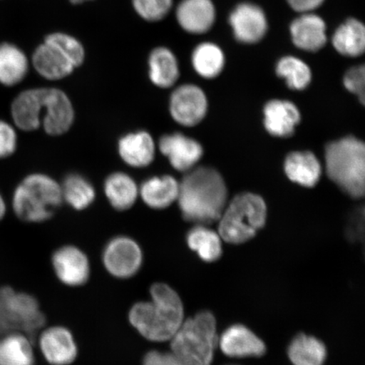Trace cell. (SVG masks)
Here are the masks:
<instances>
[{
  "mask_svg": "<svg viewBox=\"0 0 365 365\" xmlns=\"http://www.w3.org/2000/svg\"><path fill=\"white\" fill-rule=\"evenodd\" d=\"M191 63L199 76L212 79L221 74L225 65V56L217 44L202 43L195 48Z\"/></svg>",
  "mask_w": 365,
  "mask_h": 365,
  "instance_id": "1f68e13d",
  "label": "cell"
},
{
  "mask_svg": "<svg viewBox=\"0 0 365 365\" xmlns=\"http://www.w3.org/2000/svg\"><path fill=\"white\" fill-rule=\"evenodd\" d=\"M218 344L226 355L232 358L261 357L266 345L247 327L235 325L222 333Z\"/></svg>",
  "mask_w": 365,
  "mask_h": 365,
  "instance_id": "ffe728a7",
  "label": "cell"
},
{
  "mask_svg": "<svg viewBox=\"0 0 365 365\" xmlns=\"http://www.w3.org/2000/svg\"><path fill=\"white\" fill-rule=\"evenodd\" d=\"M52 264L58 280L70 287H80L88 282L90 277L88 257L74 245H66L58 249L52 257Z\"/></svg>",
  "mask_w": 365,
  "mask_h": 365,
  "instance_id": "4fadbf2b",
  "label": "cell"
},
{
  "mask_svg": "<svg viewBox=\"0 0 365 365\" xmlns=\"http://www.w3.org/2000/svg\"><path fill=\"white\" fill-rule=\"evenodd\" d=\"M190 250L197 253L205 262H213L221 257V237L205 225H195L186 236Z\"/></svg>",
  "mask_w": 365,
  "mask_h": 365,
  "instance_id": "f546056e",
  "label": "cell"
},
{
  "mask_svg": "<svg viewBox=\"0 0 365 365\" xmlns=\"http://www.w3.org/2000/svg\"><path fill=\"white\" fill-rule=\"evenodd\" d=\"M332 44L341 56L359 57L365 49V27L357 19L346 20L333 35Z\"/></svg>",
  "mask_w": 365,
  "mask_h": 365,
  "instance_id": "f1b7e54d",
  "label": "cell"
},
{
  "mask_svg": "<svg viewBox=\"0 0 365 365\" xmlns=\"http://www.w3.org/2000/svg\"><path fill=\"white\" fill-rule=\"evenodd\" d=\"M227 190L215 168H194L180 182L177 202L185 220L207 226L220 219L227 205Z\"/></svg>",
  "mask_w": 365,
  "mask_h": 365,
  "instance_id": "6da1fadb",
  "label": "cell"
},
{
  "mask_svg": "<svg viewBox=\"0 0 365 365\" xmlns=\"http://www.w3.org/2000/svg\"><path fill=\"white\" fill-rule=\"evenodd\" d=\"M176 18L187 33L204 34L215 22L216 9L212 0H182L177 7Z\"/></svg>",
  "mask_w": 365,
  "mask_h": 365,
  "instance_id": "ac0fdd59",
  "label": "cell"
},
{
  "mask_svg": "<svg viewBox=\"0 0 365 365\" xmlns=\"http://www.w3.org/2000/svg\"><path fill=\"white\" fill-rule=\"evenodd\" d=\"M267 215V205L261 196L249 192L240 194L226 205L218 220V235L227 243H245L262 230Z\"/></svg>",
  "mask_w": 365,
  "mask_h": 365,
  "instance_id": "8992f818",
  "label": "cell"
},
{
  "mask_svg": "<svg viewBox=\"0 0 365 365\" xmlns=\"http://www.w3.org/2000/svg\"><path fill=\"white\" fill-rule=\"evenodd\" d=\"M63 203L76 211H84L95 202L97 190L88 178L78 173H68L61 182Z\"/></svg>",
  "mask_w": 365,
  "mask_h": 365,
  "instance_id": "83f0119b",
  "label": "cell"
},
{
  "mask_svg": "<svg viewBox=\"0 0 365 365\" xmlns=\"http://www.w3.org/2000/svg\"><path fill=\"white\" fill-rule=\"evenodd\" d=\"M132 4L143 20L157 22L164 19L170 12L173 0H132Z\"/></svg>",
  "mask_w": 365,
  "mask_h": 365,
  "instance_id": "e575fe53",
  "label": "cell"
},
{
  "mask_svg": "<svg viewBox=\"0 0 365 365\" xmlns=\"http://www.w3.org/2000/svg\"><path fill=\"white\" fill-rule=\"evenodd\" d=\"M38 341L46 361L53 365L71 364L78 354L74 336L63 327L48 328L41 333Z\"/></svg>",
  "mask_w": 365,
  "mask_h": 365,
  "instance_id": "9a60e30c",
  "label": "cell"
},
{
  "mask_svg": "<svg viewBox=\"0 0 365 365\" xmlns=\"http://www.w3.org/2000/svg\"><path fill=\"white\" fill-rule=\"evenodd\" d=\"M7 207L6 200H4L3 195L0 193V222L3 220L6 215Z\"/></svg>",
  "mask_w": 365,
  "mask_h": 365,
  "instance_id": "60d3db41",
  "label": "cell"
},
{
  "mask_svg": "<svg viewBox=\"0 0 365 365\" xmlns=\"http://www.w3.org/2000/svg\"><path fill=\"white\" fill-rule=\"evenodd\" d=\"M264 125L268 133L280 138L294 134L300 122V113L293 103L284 100H272L264 108Z\"/></svg>",
  "mask_w": 365,
  "mask_h": 365,
  "instance_id": "7402d4cb",
  "label": "cell"
},
{
  "mask_svg": "<svg viewBox=\"0 0 365 365\" xmlns=\"http://www.w3.org/2000/svg\"><path fill=\"white\" fill-rule=\"evenodd\" d=\"M16 331L14 327L10 316L0 301V336L7 332Z\"/></svg>",
  "mask_w": 365,
  "mask_h": 365,
  "instance_id": "ab89813d",
  "label": "cell"
},
{
  "mask_svg": "<svg viewBox=\"0 0 365 365\" xmlns=\"http://www.w3.org/2000/svg\"><path fill=\"white\" fill-rule=\"evenodd\" d=\"M63 203L61 182L43 173L23 178L14 190L11 202L16 217L27 223L49 220Z\"/></svg>",
  "mask_w": 365,
  "mask_h": 365,
  "instance_id": "3957f363",
  "label": "cell"
},
{
  "mask_svg": "<svg viewBox=\"0 0 365 365\" xmlns=\"http://www.w3.org/2000/svg\"><path fill=\"white\" fill-rule=\"evenodd\" d=\"M34 340L13 331L0 336V365H35Z\"/></svg>",
  "mask_w": 365,
  "mask_h": 365,
  "instance_id": "d4e9b609",
  "label": "cell"
},
{
  "mask_svg": "<svg viewBox=\"0 0 365 365\" xmlns=\"http://www.w3.org/2000/svg\"><path fill=\"white\" fill-rule=\"evenodd\" d=\"M230 24L235 38L247 44L259 42L268 29L266 14L250 3H242L236 6L230 16Z\"/></svg>",
  "mask_w": 365,
  "mask_h": 365,
  "instance_id": "5bb4252c",
  "label": "cell"
},
{
  "mask_svg": "<svg viewBox=\"0 0 365 365\" xmlns=\"http://www.w3.org/2000/svg\"><path fill=\"white\" fill-rule=\"evenodd\" d=\"M44 42L57 48L76 68L83 65L86 59L85 48L74 36L63 33H54L46 36Z\"/></svg>",
  "mask_w": 365,
  "mask_h": 365,
  "instance_id": "836d02e7",
  "label": "cell"
},
{
  "mask_svg": "<svg viewBox=\"0 0 365 365\" xmlns=\"http://www.w3.org/2000/svg\"><path fill=\"white\" fill-rule=\"evenodd\" d=\"M73 4H81L85 2L91 1V0H70Z\"/></svg>",
  "mask_w": 365,
  "mask_h": 365,
  "instance_id": "b9f144b4",
  "label": "cell"
},
{
  "mask_svg": "<svg viewBox=\"0 0 365 365\" xmlns=\"http://www.w3.org/2000/svg\"><path fill=\"white\" fill-rule=\"evenodd\" d=\"M16 128L0 120V159L10 158L15 154L18 145Z\"/></svg>",
  "mask_w": 365,
  "mask_h": 365,
  "instance_id": "d590c367",
  "label": "cell"
},
{
  "mask_svg": "<svg viewBox=\"0 0 365 365\" xmlns=\"http://www.w3.org/2000/svg\"><path fill=\"white\" fill-rule=\"evenodd\" d=\"M42 107L43 88L21 91L11 103L14 125L24 132L39 130L42 125Z\"/></svg>",
  "mask_w": 365,
  "mask_h": 365,
  "instance_id": "2e32d148",
  "label": "cell"
},
{
  "mask_svg": "<svg viewBox=\"0 0 365 365\" xmlns=\"http://www.w3.org/2000/svg\"><path fill=\"white\" fill-rule=\"evenodd\" d=\"M292 41L297 48L307 52H317L327 42V25L316 14L304 13L290 26Z\"/></svg>",
  "mask_w": 365,
  "mask_h": 365,
  "instance_id": "d6986e66",
  "label": "cell"
},
{
  "mask_svg": "<svg viewBox=\"0 0 365 365\" xmlns=\"http://www.w3.org/2000/svg\"><path fill=\"white\" fill-rule=\"evenodd\" d=\"M31 63L40 76L51 81L66 79L76 70L62 53L45 42L35 49Z\"/></svg>",
  "mask_w": 365,
  "mask_h": 365,
  "instance_id": "603a6c76",
  "label": "cell"
},
{
  "mask_svg": "<svg viewBox=\"0 0 365 365\" xmlns=\"http://www.w3.org/2000/svg\"><path fill=\"white\" fill-rule=\"evenodd\" d=\"M325 0H287L294 11L301 14L312 13L322 6Z\"/></svg>",
  "mask_w": 365,
  "mask_h": 365,
  "instance_id": "f35d334b",
  "label": "cell"
},
{
  "mask_svg": "<svg viewBox=\"0 0 365 365\" xmlns=\"http://www.w3.org/2000/svg\"><path fill=\"white\" fill-rule=\"evenodd\" d=\"M29 71V61L16 45L0 44V84L11 88L24 81Z\"/></svg>",
  "mask_w": 365,
  "mask_h": 365,
  "instance_id": "4316f807",
  "label": "cell"
},
{
  "mask_svg": "<svg viewBox=\"0 0 365 365\" xmlns=\"http://www.w3.org/2000/svg\"><path fill=\"white\" fill-rule=\"evenodd\" d=\"M103 189L108 203L118 212L129 211L139 199V185L125 172L109 173L103 181Z\"/></svg>",
  "mask_w": 365,
  "mask_h": 365,
  "instance_id": "44dd1931",
  "label": "cell"
},
{
  "mask_svg": "<svg viewBox=\"0 0 365 365\" xmlns=\"http://www.w3.org/2000/svg\"><path fill=\"white\" fill-rule=\"evenodd\" d=\"M150 299L131 307L129 321L141 336L150 341H170L182 325L184 305L170 285L157 282L150 289Z\"/></svg>",
  "mask_w": 365,
  "mask_h": 365,
  "instance_id": "7a4b0ae2",
  "label": "cell"
},
{
  "mask_svg": "<svg viewBox=\"0 0 365 365\" xmlns=\"http://www.w3.org/2000/svg\"><path fill=\"white\" fill-rule=\"evenodd\" d=\"M103 262L113 277L128 279L134 277L143 266V250L130 237H114L105 246Z\"/></svg>",
  "mask_w": 365,
  "mask_h": 365,
  "instance_id": "ba28073f",
  "label": "cell"
},
{
  "mask_svg": "<svg viewBox=\"0 0 365 365\" xmlns=\"http://www.w3.org/2000/svg\"><path fill=\"white\" fill-rule=\"evenodd\" d=\"M287 352L294 365H323L327 359V349L323 342L305 334L297 336Z\"/></svg>",
  "mask_w": 365,
  "mask_h": 365,
  "instance_id": "4dcf8cb0",
  "label": "cell"
},
{
  "mask_svg": "<svg viewBox=\"0 0 365 365\" xmlns=\"http://www.w3.org/2000/svg\"><path fill=\"white\" fill-rule=\"evenodd\" d=\"M0 301L16 331L24 332L34 339L44 326V314L34 296L17 292L10 287H3L0 289Z\"/></svg>",
  "mask_w": 365,
  "mask_h": 365,
  "instance_id": "52a82bcc",
  "label": "cell"
},
{
  "mask_svg": "<svg viewBox=\"0 0 365 365\" xmlns=\"http://www.w3.org/2000/svg\"><path fill=\"white\" fill-rule=\"evenodd\" d=\"M329 179L350 197L362 198L365 191V145L354 136L332 141L326 147Z\"/></svg>",
  "mask_w": 365,
  "mask_h": 365,
  "instance_id": "277c9868",
  "label": "cell"
},
{
  "mask_svg": "<svg viewBox=\"0 0 365 365\" xmlns=\"http://www.w3.org/2000/svg\"><path fill=\"white\" fill-rule=\"evenodd\" d=\"M179 194L180 182L170 175L150 176L139 185V198L155 211L171 207Z\"/></svg>",
  "mask_w": 365,
  "mask_h": 365,
  "instance_id": "e0dca14e",
  "label": "cell"
},
{
  "mask_svg": "<svg viewBox=\"0 0 365 365\" xmlns=\"http://www.w3.org/2000/svg\"><path fill=\"white\" fill-rule=\"evenodd\" d=\"M143 365H184L172 352H161L158 350L149 351L145 355Z\"/></svg>",
  "mask_w": 365,
  "mask_h": 365,
  "instance_id": "74e56055",
  "label": "cell"
},
{
  "mask_svg": "<svg viewBox=\"0 0 365 365\" xmlns=\"http://www.w3.org/2000/svg\"><path fill=\"white\" fill-rule=\"evenodd\" d=\"M344 84L346 90L357 96L359 102L364 104L365 68L364 66L353 67L346 71Z\"/></svg>",
  "mask_w": 365,
  "mask_h": 365,
  "instance_id": "8d00e7d4",
  "label": "cell"
},
{
  "mask_svg": "<svg viewBox=\"0 0 365 365\" xmlns=\"http://www.w3.org/2000/svg\"><path fill=\"white\" fill-rule=\"evenodd\" d=\"M157 147L176 171L185 173L193 170L204 153L202 145L197 140L180 132L163 135Z\"/></svg>",
  "mask_w": 365,
  "mask_h": 365,
  "instance_id": "8fae6325",
  "label": "cell"
},
{
  "mask_svg": "<svg viewBox=\"0 0 365 365\" xmlns=\"http://www.w3.org/2000/svg\"><path fill=\"white\" fill-rule=\"evenodd\" d=\"M76 121V109L65 91L43 88L42 125L45 133L61 136L68 133Z\"/></svg>",
  "mask_w": 365,
  "mask_h": 365,
  "instance_id": "9c48e42d",
  "label": "cell"
},
{
  "mask_svg": "<svg viewBox=\"0 0 365 365\" xmlns=\"http://www.w3.org/2000/svg\"><path fill=\"white\" fill-rule=\"evenodd\" d=\"M171 352L184 365H211L218 344L215 317L200 312L182 322L171 340Z\"/></svg>",
  "mask_w": 365,
  "mask_h": 365,
  "instance_id": "5b68a950",
  "label": "cell"
},
{
  "mask_svg": "<svg viewBox=\"0 0 365 365\" xmlns=\"http://www.w3.org/2000/svg\"><path fill=\"white\" fill-rule=\"evenodd\" d=\"M276 71L278 76L285 79L290 89L304 90L312 81V71L301 59L285 56L278 61Z\"/></svg>",
  "mask_w": 365,
  "mask_h": 365,
  "instance_id": "d6a6232c",
  "label": "cell"
},
{
  "mask_svg": "<svg viewBox=\"0 0 365 365\" xmlns=\"http://www.w3.org/2000/svg\"><path fill=\"white\" fill-rule=\"evenodd\" d=\"M284 170L289 179L304 187L312 188L322 176V165L310 152H294L285 159Z\"/></svg>",
  "mask_w": 365,
  "mask_h": 365,
  "instance_id": "484cf974",
  "label": "cell"
},
{
  "mask_svg": "<svg viewBox=\"0 0 365 365\" xmlns=\"http://www.w3.org/2000/svg\"><path fill=\"white\" fill-rule=\"evenodd\" d=\"M157 143L149 131L138 130L123 135L118 140L117 152L128 167L141 170L153 163Z\"/></svg>",
  "mask_w": 365,
  "mask_h": 365,
  "instance_id": "7c38bea8",
  "label": "cell"
},
{
  "mask_svg": "<svg viewBox=\"0 0 365 365\" xmlns=\"http://www.w3.org/2000/svg\"><path fill=\"white\" fill-rule=\"evenodd\" d=\"M168 110L177 124L194 127L200 124L207 114V99L199 86L181 85L172 91Z\"/></svg>",
  "mask_w": 365,
  "mask_h": 365,
  "instance_id": "30bf717a",
  "label": "cell"
},
{
  "mask_svg": "<svg viewBox=\"0 0 365 365\" xmlns=\"http://www.w3.org/2000/svg\"><path fill=\"white\" fill-rule=\"evenodd\" d=\"M148 63L149 80L156 88H171L179 80V62L170 48H155L149 54Z\"/></svg>",
  "mask_w": 365,
  "mask_h": 365,
  "instance_id": "cb8c5ba5",
  "label": "cell"
}]
</instances>
